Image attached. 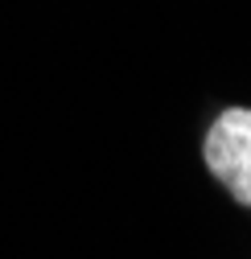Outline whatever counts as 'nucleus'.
Instances as JSON below:
<instances>
[{
	"label": "nucleus",
	"instance_id": "1",
	"mask_svg": "<svg viewBox=\"0 0 251 259\" xmlns=\"http://www.w3.org/2000/svg\"><path fill=\"white\" fill-rule=\"evenodd\" d=\"M206 169L239 206H251V107H227L210 123L206 144Z\"/></svg>",
	"mask_w": 251,
	"mask_h": 259
}]
</instances>
